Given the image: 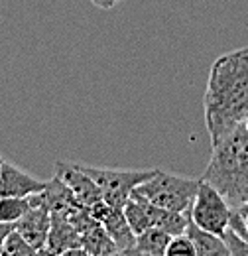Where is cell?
I'll list each match as a JSON object with an SVG mask.
<instances>
[{
    "label": "cell",
    "mask_w": 248,
    "mask_h": 256,
    "mask_svg": "<svg viewBox=\"0 0 248 256\" xmlns=\"http://www.w3.org/2000/svg\"><path fill=\"white\" fill-rule=\"evenodd\" d=\"M203 114L211 144L248 118V46L213 62L203 95Z\"/></svg>",
    "instance_id": "1"
},
{
    "label": "cell",
    "mask_w": 248,
    "mask_h": 256,
    "mask_svg": "<svg viewBox=\"0 0 248 256\" xmlns=\"http://www.w3.org/2000/svg\"><path fill=\"white\" fill-rule=\"evenodd\" d=\"M213 154L201 180L222 193L232 209L248 203V118L211 144Z\"/></svg>",
    "instance_id": "2"
},
{
    "label": "cell",
    "mask_w": 248,
    "mask_h": 256,
    "mask_svg": "<svg viewBox=\"0 0 248 256\" xmlns=\"http://www.w3.org/2000/svg\"><path fill=\"white\" fill-rule=\"evenodd\" d=\"M197 188H199V180L158 170L150 180L140 184L134 192L144 195L148 201H152L158 207L187 213L193 205Z\"/></svg>",
    "instance_id": "3"
},
{
    "label": "cell",
    "mask_w": 248,
    "mask_h": 256,
    "mask_svg": "<svg viewBox=\"0 0 248 256\" xmlns=\"http://www.w3.org/2000/svg\"><path fill=\"white\" fill-rule=\"evenodd\" d=\"M81 166V164H79ZM85 174H89L94 180V184L100 188L102 201L122 209L124 203L132 192L150 180L158 170H118V168H94V166H81Z\"/></svg>",
    "instance_id": "4"
},
{
    "label": "cell",
    "mask_w": 248,
    "mask_h": 256,
    "mask_svg": "<svg viewBox=\"0 0 248 256\" xmlns=\"http://www.w3.org/2000/svg\"><path fill=\"white\" fill-rule=\"evenodd\" d=\"M230 215H232V207L222 197V193L217 188H213L209 182L199 180V188L195 193L193 205L189 209L191 221L209 232L222 236V232L230 224Z\"/></svg>",
    "instance_id": "5"
},
{
    "label": "cell",
    "mask_w": 248,
    "mask_h": 256,
    "mask_svg": "<svg viewBox=\"0 0 248 256\" xmlns=\"http://www.w3.org/2000/svg\"><path fill=\"white\" fill-rule=\"evenodd\" d=\"M56 178H60L63 184L71 190L75 195V199L83 205V207H93L98 201H102V193L100 188L94 184V180L81 170L79 164L73 162H56Z\"/></svg>",
    "instance_id": "6"
},
{
    "label": "cell",
    "mask_w": 248,
    "mask_h": 256,
    "mask_svg": "<svg viewBox=\"0 0 248 256\" xmlns=\"http://www.w3.org/2000/svg\"><path fill=\"white\" fill-rule=\"evenodd\" d=\"M89 211H91V215H93L94 219L104 226L108 236L114 240L118 252L120 254H128V250L136 242V234H134V230L130 228V224L126 221L122 209H116V207H112V205H108L104 201H98Z\"/></svg>",
    "instance_id": "7"
},
{
    "label": "cell",
    "mask_w": 248,
    "mask_h": 256,
    "mask_svg": "<svg viewBox=\"0 0 248 256\" xmlns=\"http://www.w3.org/2000/svg\"><path fill=\"white\" fill-rule=\"evenodd\" d=\"M28 199L32 207H40L50 213H62V215H67L69 211L81 205L71 193V190L56 176L50 182H46V186L40 192L32 193Z\"/></svg>",
    "instance_id": "8"
},
{
    "label": "cell",
    "mask_w": 248,
    "mask_h": 256,
    "mask_svg": "<svg viewBox=\"0 0 248 256\" xmlns=\"http://www.w3.org/2000/svg\"><path fill=\"white\" fill-rule=\"evenodd\" d=\"M83 248L81 246V232L62 213H52V224L48 232V240L42 254H63L67 256L71 250Z\"/></svg>",
    "instance_id": "9"
},
{
    "label": "cell",
    "mask_w": 248,
    "mask_h": 256,
    "mask_svg": "<svg viewBox=\"0 0 248 256\" xmlns=\"http://www.w3.org/2000/svg\"><path fill=\"white\" fill-rule=\"evenodd\" d=\"M46 186L44 180L24 172L12 162H2L0 172V197H30Z\"/></svg>",
    "instance_id": "10"
},
{
    "label": "cell",
    "mask_w": 248,
    "mask_h": 256,
    "mask_svg": "<svg viewBox=\"0 0 248 256\" xmlns=\"http://www.w3.org/2000/svg\"><path fill=\"white\" fill-rule=\"evenodd\" d=\"M50 224H52V213L50 211L40 209V207H30L26 211V215L14 224V228L36 248L38 254H42L44 246H46V240H48Z\"/></svg>",
    "instance_id": "11"
},
{
    "label": "cell",
    "mask_w": 248,
    "mask_h": 256,
    "mask_svg": "<svg viewBox=\"0 0 248 256\" xmlns=\"http://www.w3.org/2000/svg\"><path fill=\"white\" fill-rule=\"evenodd\" d=\"M81 246L87 254L93 256H106V254H120L114 240L108 236L104 226L94 219L89 226L81 230Z\"/></svg>",
    "instance_id": "12"
},
{
    "label": "cell",
    "mask_w": 248,
    "mask_h": 256,
    "mask_svg": "<svg viewBox=\"0 0 248 256\" xmlns=\"http://www.w3.org/2000/svg\"><path fill=\"white\" fill-rule=\"evenodd\" d=\"M187 236L191 238L193 246H195V256H226L228 248L222 240V236H218L215 232H209L205 228H201L199 224H195L189 217L187 224Z\"/></svg>",
    "instance_id": "13"
},
{
    "label": "cell",
    "mask_w": 248,
    "mask_h": 256,
    "mask_svg": "<svg viewBox=\"0 0 248 256\" xmlns=\"http://www.w3.org/2000/svg\"><path fill=\"white\" fill-rule=\"evenodd\" d=\"M150 224L156 228H162L170 236L184 234L187 230V224H189V211L182 213V211L164 209L150 201Z\"/></svg>",
    "instance_id": "14"
},
{
    "label": "cell",
    "mask_w": 248,
    "mask_h": 256,
    "mask_svg": "<svg viewBox=\"0 0 248 256\" xmlns=\"http://www.w3.org/2000/svg\"><path fill=\"white\" fill-rule=\"evenodd\" d=\"M170 234L162 228L150 226L136 234L134 246L128 250V254H146V256H166V248L170 244Z\"/></svg>",
    "instance_id": "15"
},
{
    "label": "cell",
    "mask_w": 248,
    "mask_h": 256,
    "mask_svg": "<svg viewBox=\"0 0 248 256\" xmlns=\"http://www.w3.org/2000/svg\"><path fill=\"white\" fill-rule=\"evenodd\" d=\"M30 207L28 197H0V223L14 226Z\"/></svg>",
    "instance_id": "16"
},
{
    "label": "cell",
    "mask_w": 248,
    "mask_h": 256,
    "mask_svg": "<svg viewBox=\"0 0 248 256\" xmlns=\"http://www.w3.org/2000/svg\"><path fill=\"white\" fill-rule=\"evenodd\" d=\"M0 254H4V256H36L38 252H36V248L32 246L30 242H28L16 228H12V230L6 234L4 242H2Z\"/></svg>",
    "instance_id": "17"
},
{
    "label": "cell",
    "mask_w": 248,
    "mask_h": 256,
    "mask_svg": "<svg viewBox=\"0 0 248 256\" xmlns=\"http://www.w3.org/2000/svg\"><path fill=\"white\" fill-rule=\"evenodd\" d=\"M166 256H195V246L191 242V238L184 234H176L170 238V244L166 248Z\"/></svg>",
    "instance_id": "18"
},
{
    "label": "cell",
    "mask_w": 248,
    "mask_h": 256,
    "mask_svg": "<svg viewBox=\"0 0 248 256\" xmlns=\"http://www.w3.org/2000/svg\"><path fill=\"white\" fill-rule=\"evenodd\" d=\"M222 240L228 248L230 256H248V240H244L236 230H232L230 226L222 232Z\"/></svg>",
    "instance_id": "19"
},
{
    "label": "cell",
    "mask_w": 248,
    "mask_h": 256,
    "mask_svg": "<svg viewBox=\"0 0 248 256\" xmlns=\"http://www.w3.org/2000/svg\"><path fill=\"white\" fill-rule=\"evenodd\" d=\"M94 6H98V8H102V10H110L114 4H118L120 0H91Z\"/></svg>",
    "instance_id": "20"
},
{
    "label": "cell",
    "mask_w": 248,
    "mask_h": 256,
    "mask_svg": "<svg viewBox=\"0 0 248 256\" xmlns=\"http://www.w3.org/2000/svg\"><path fill=\"white\" fill-rule=\"evenodd\" d=\"M14 226L12 224H6V223H0V248H2V242H4V238H6V234L12 230Z\"/></svg>",
    "instance_id": "21"
},
{
    "label": "cell",
    "mask_w": 248,
    "mask_h": 256,
    "mask_svg": "<svg viewBox=\"0 0 248 256\" xmlns=\"http://www.w3.org/2000/svg\"><path fill=\"white\" fill-rule=\"evenodd\" d=\"M2 162L4 160H2V156H0V172H2Z\"/></svg>",
    "instance_id": "22"
}]
</instances>
